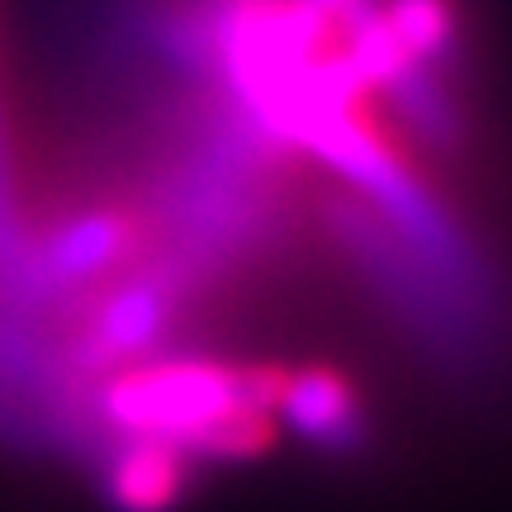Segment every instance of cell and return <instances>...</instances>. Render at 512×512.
Returning <instances> with one entry per match:
<instances>
[{"mask_svg":"<svg viewBox=\"0 0 512 512\" xmlns=\"http://www.w3.org/2000/svg\"><path fill=\"white\" fill-rule=\"evenodd\" d=\"M275 418L290 422L294 432L323 446H347L361 432V403L347 389L342 375L323 366L309 370H280L275 384Z\"/></svg>","mask_w":512,"mask_h":512,"instance_id":"obj_1","label":"cell"}]
</instances>
